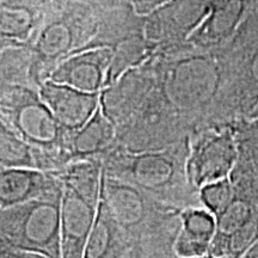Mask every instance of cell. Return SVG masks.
<instances>
[{"label":"cell","mask_w":258,"mask_h":258,"mask_svg":"<svg viewBox=\"0 0 258 258\" xmlns=\"http://www.w3.org/2000/svg\"><path fill=\"white\" fill-rule=\"evenodd\" d=\"M190 139L169 147L145 152H129L116 147L103 159L108 175L118 177L137 185L163 205L180 208L178 199L186 190H195L186 175Z\"/></svg>","instance_id":"cell-1"},{"label":"cell","mask_w":258,"mask_h":258,"mask_svg":"<svg viewBox=\"0 0 258 258\" xmlns=\"http://www.w3.org/2000/svg\"><path fill=\"white\" fill-rule=\"evenodd\" d=\"M239 158L233 128L212 129L202 133L194 143L190 140L186 175L190 185L200 190L203 185L227 178Z\"/></svg>","instance_id":"cell-2"},{"label":"cell","mask_w":258,"mask_h":258,"mask_svg":"<svg viewBox=\"0 0 258 258\" xmlns=\"http://www.w3.org/2000/svg\"><path fill=\"white\" fill-rule=\"evenodd\" d=\"M220 88L218 64L205 56L178 61L166 79V98L177 110L194 111L213 101Z\"/></svg>","instance_id":"cell-3"},{"label":"cell","mask_w":258,"mask_h":258,"mask_svg":"<svg viewBox=\"0 0 258 258\" xmlns=\"http://www.w3.org/2000/svg\"><path fill=\"white\" fill-rule=\"evenodd\" d=\"M61 198L37 199L0 209V235L31 243L60 240Z\"/></svg>","instance_id":"cell-4"},{"label":"cell","mask_w":258,"mask_h":258,"mask_svg":"<svg viewBox=\"0 0 258 258\" xmlns=\"http://www.w3.org/2000/svg\"><path fill=\"white\" fill-rule=\"evenodd\" d=\"M61 195L62 182L56 171L23 166L0 167V209Z\"/></svg>","instance_id":"cell-5"},{"label":"cell","mask_w":258,"mask_h":258,"mask_svg":"<svg viewBox=\"0 0 258 258\" xmlns=\"http://www.w3.org/2000/svg\"><path fill=\"white\" fill-rule=\"evenodd\" d=\"M40 97L69 134L82 128L101 105L99 92L82 91L53 80L41 86Z\"/></svg>","instance_id":"cell-6"},{"label":"cell","mask_w":258,"mask_h":258,"mask_svg":"<svg viewBox=\"0 0 258 258\" xmlns=\"http://www.w3.org/2000/svg\"><path fill=\"white\" fill-rule=\"evenodd\" d=\"M101 200L90 198L62 184L60 207V241L69 253L79 257L88 243Z\"/></svg>","instance_id":"cell-7"},{"label":"cell","mask_w":258,"mask_h":258,"mask_svg":"<svg viewBox=\"0 0 258 258\" xmlns=\"http://www.w3.org/2000/svg\"><path fill=\"white\" fill-rule=\"evenodd\" d=\"M217 232V220L205 207L190 206L180 211V226L172 249L180 258H205Z\"/></svg>","instance_id":"cell-8"},{"label":"cell","mask_w":258,"mask_h":258,"mask_svg":"<svg viewBox=\"0 0 258 258\" xmlns=\"http://www.w3.org/2000/svg\"><path fill=\"white\" fill-rule=\"evenodd\" d=\"M117 145V131L102 110L97 109L90 120L70 135V153L73 160L104 159Z\"/></svg>","instance_id":"cell-9"},{"label":"cell","mask_w":258,"mask_h":258,"mask_svg":"<svg viewBox=\"0 0 258 258\" xmlns=\"http://www.w3.org/2000/svg\"><path fill=\"white\" fill-rule=\"evenodd\" d=\"M111 51L99 49L73 57L61 64L53 74V82L66 84L86 92H98L111 63Z\"/></svg>","instance_id":"cell-10"},{"label":"cell","mask_w":258,"mask_h":258,"mask_svg":"<svg viewBox=\"0 0 258 258\" xmlns=\"http://www.w3.org/2000/svg\"><path fill=\"white\" fill-rule=\"evenodd\" d=\"M256 215L252 202L244 196L235 195L230 205L215 218L217 220V232L211 244L209 254L212 258L224 257L226 241L235 232L249 222Z\"/></svg>","instance_id":"cell-11"},{"label":"cell","mask_w":258,"mask_h":258,"mask_svg":"<svg viewBox=\"0 0 258 258\" xmlns=\"http://www.w3.org/2000/svg\"><path fill=\"white\" fill-rule=\"evenodd\" d=\"M243 11L241 0H222L212 9L211 15L200 27L194 40L200 44L219 43L233 32Z\"/></svg>","instance_id":"cell-12"},{"label":"cell","mask_w":258,"mask_h":258,"mask_svg":"<svg viewBox=\"0 0 258 258\" xmlns=\"http://www.w3.org/2000/svg\"><path fill=\"white\" fill-rule=\"evenodd\" d=\"M19 166L37 167L35 154L23 139L0 117V167Z\"/></svg>","instance_id":"cell-13"},{"label":"cell","mask_w":258,"mask_h":258,"mask_svg":"<svg viewBox=\"0 0 258 258\" xmlns=\"http://www.w3.org/2000/svg\"><path fill=\"white\" fill-rule=\"evenodd\" d=\"M235 195V188L231 176L227 178L215 180L203 185L199 190V199L202 206L218 217L224 209L230 205Z\"/></svg>","instance_id":"cell-14"},{"label":"cell","mask_w":258,"mask_h":258,"mask_svg":"<svg viewBox=\"0 0 258 258\" xmlns=\"http://www.w3.org/2000/svg\"><path fill=\"white\" fill-rule=\"evenodd\" d=\"M250 135L253 137V140L250 141V146H246L247 150L250 151V158L253 161L254 166L257 167L258 171V118H251L250 120Z\"/></svg>","instance_id":"cell-15"},{"label":"cell","mask_w":258,"mask_h":258,"mask_svg":"<svg viewBox=\"0 0 258 258\" xmlns=\"http://www.w3.org/2000/svg\"><path fill=\"white\" fill-rule=\"evenodd\" d=\"M250 73H251V78H252L256 83H258V50L254 53L252 59H251Z\"/></svg>","instance_id":"cell-16"},{"label":"cell","mask_w":258,"mask_h":258,"mask_svg":"<svg viewBox=\"0 0 258 258\" xmlns=\"http://www.w3.org/2000/svg\"><path fill=\"white\" fill-rule=\"evenodd\" d=\"M240 258H258V247L251 246Z\"/></svg>","instance_id":"cell-17"},{"label":"cell","mask_w":258,"mask_h":258,"mask_svg":"<svg viewBox=\"0 0 258 258\" xmlns=\"http://www.w3.org/2000/svg\"><path fill=\"white\" fill-rule=\"evenodd\" d=\"M249 117H250V120L251 118H258V103L256 104V106L252 109V111L249 114Z\"/></svg>","instance_id":"cell-18"},{"label":"cell","mask_w":258,"mask_h":258,"mask_svg":"<svg viewBox=\"0 0 258 258\" xmlns=\"http://www.w3.org/2000/svg\"><path fill=\"white\" fill-rule=\"evenodd\" d=\"M160 258H180V257L176 256L175 252H173V251H171V252H167L165 254H163V256H161Z\"/></svg>","instance_id":"cell-19"}]
</instances>
